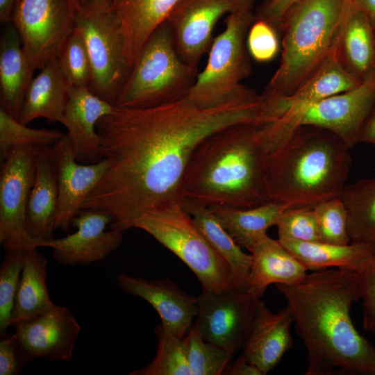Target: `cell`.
<instances>
[{
	"label": "cell",
	"mask_w": 375,
	"mask_h": 375,
	"mask_svg": "<svg viewBox=\"0 0 375 375\" xmlns=\"http://www.w3.org/2000/svg\"><path fill=\"white\" fill-rule=\"evenodd\" d=\"M269 149L259 124L238 123L203 139L185 172L183 196L210 206L253 208L270 201Z\"/></svg>",
	"instance_id": "3"
},
{
	"label": "cell",
	"mask_w": 375,
	"mask_h": 375,
	"mask_svg": "<svg viewBox=\"0 0 375 375\" xmlns=\"http://www.w3.org/2000/svg\"><path fill=\"white\" fill-rule=\"evenodd\" d=\"M259 94L210 108L188 97L153 107L115 106L97 124L108 168L81 209L102 212L124 232L144 213L183 203L190 156L206 137L238 123L259 124Z\"/></svg>",
	"instance_id": "1"
},
{
	"label": "cell",
	"mask_w": 375,
	"mask_h": 375,
	"mask_svg": "<svg viewBox=\"0 0 375 375\" xmlns=\"http://www.w3.org/2000/svg\"><path fill=\"white\" fill-rule=\"evenodd\" d=\"M351 242L375 244V176L346 185L340 195Z\"/></svg>",
	"instance_id": "32"
},
{
	"label": "cell",
	"mask_w": 375,
	"mask_h": 375,
	"mask_svg": "<svg viewBox=\"0 0 375 375\" xmlns=\"http://www.w3.org/2000/svg\"><path fill=\"white\" fill-rule=\"evenodd\" d=\"M64 134L57 130L32 128L20 123L5 109L0 108V161L3 162L10 151L17 147H50Z\"/></svg>",
	"instance_id": "34"
},
{
	"label": "cell",
	"mask_w": 375,
	"mask_h": 375,
	"mask_svg": "<svg viewBox=\"0 0 375 375\" xmlns=\"http://www.w3.org/2000/svg\"><path fill=\"white\" fill-rule=\"evenodd\" d=\"M248 251L252 264L245 291L260 299L271 284L296 285L307 275L306 267L278 240L267 234Z\"/></svg>",
	"instance_id": "22"
},
{
	"label": "cell",
	"mask_w": 375,
	"mask_h": 375,
	"mask_svg": "<svg viewBox=\"0 0 375 375\" xmlns=\"http://www.w3.org/2000/svg\"><path fill=\"white\" fill-rule=\"evenodd\" d=\"M34 72L17 30L12 22L8 23L0 40L1 107L17 119Z\"/></svg>",
	"instance_id": "26"
},
{
	"label": "cell",
	"mask_w": 375,
	"mask_h": 375,
	"mask_svg": "<svg viewBox=\"0 0 375 375\" xmlns=\"http://www.w3.org/2000/svg\"><path fill=\"white\" fill-rule=\"evenodd\" d=\"M320 241L335 244H348V215L340 197L333 198L313 207Z\"/></svg>",
	"instance_id": "37"
},
{
	"label": "cell",
	"mask_w": 375,
	"mask_h": 375,
	"mask_svg": "<svg viewBox=\"0 0 375 375\" xmlns=\"http://www.w3.org/2000/svg\"><path fill=\"white\" fill-rule=\"evenodd\" d=\"M117 281L125 294L148 302L158 312L161 324L176 335L185 337L192 326L197 312V297L186 293L169 278L147 281L119 274Z\"/></svg>",
	"instance_id": "20"
},
{
	"label": "cell",
	"mask_w": 375,
	"mask_h": 375,
	"mask_svg": "<svg viewBox=\"0 0 375 375\" xmlns=\"http://www.w3.org/2000/svg\"><path fill=\"white\" fill-rule=\"evenodd\" d=\"M20 0H0V22H12L16 6Z\"/></svg>",
	"instance_id": "46"
},
{
	"label": "cell",
	"mask_w": 375,
	"mask_h": 375,
	"mask_svg": "<svg viewBox=\"0 0 375 375\" xmlns=\"http://www.w3.org/2000/svg\"><path fill=\"white\" fill-rule=\"evenodd\" d=\"M197 74V67L179 56L165 21L145 44L115 106L144 108L182 99L188 97Z\"/></svg>",
	"instance_id": "6"
},
{
	"label": "cell",
	"mask_w": 375,
	"mask_h": 375,
	"mask_svg": "<svg viewBox=\"0 0 375 375\" xmlns=\"http://www.w3.org/2000/svg\"><path fill=\"white\" fill-rule=\"evenodd\" d=\"M353 0H301L285 15L280 65L260 94L263 101L289 96L306 82L337 47Z\"/></svg>",
	"instance_id": "5"
},
{
	"label": "cell",
	"mask_w": 375,
	"mask_h": 375,
	"mask_svg": "<svg viewBox=\"0 0 375 375\" xmlns=\"http://www.w3.org/2000/svg\"><path fill=\"white\" fill-rule=\"evenodd\" d=\"M58 202L56 167L51 147H38L36 172L26 212L25 228L38 247L55 238Z\"/></svg>",
	"instance_id": "23"
},
{
	"label": "cell",
	"mask_w": 375,
	"mask_h": 375,
	"mask_svg": "<svg viewBox=\"0 0 375 375\" xmlns=\"http://www.w3.org/2000/svg\"><path fill=\"white\" fill-rule=\"evenodd\" d=\"M276 287L307 350L305 375H375V347L359 333L351 317L353 303L360 300L357 272L319 269L296 285Z\"/></svg>",
	"instance_id": "2"
},
{
	"label": "cell",
	"mask_w": 375,
	"mask_h": 375,
	"mask_svg": "<svg viewBox=\"0 0 375 375\" xmlns=\"http://www.w3.org/2000/svg\"><path fill=\"white\" fill-rule=\"evenodd\" d=\"M253 6L254 0H178L165 22L181 58L197 67L210 48L218 20L226 14L253 10Z\"/></svg>",
	"instance_id": "14"
},
{
	"label": "cell",
	"mask_w": 375,
	"mask_h": 375,
	"mask_svg": "<svg viewBox=\"0 0 375 375\" xmlns=\"http://www.w3.org/2000/svg\"><path fill=\"white\" fill-rule=\"evenodd\" d=\"M75 26L83 36L90 57L89 88L115 106L131 70L117 17L110 6L80 5Z\"/></svg>",
	"instance_id": "9"
},
{
	"label": "cell",
	"mask_w": 375,
	"mask_h": 375,
	"mask_svg": "<svg viewBox=\"0 0 375 375\" xmlns=\"http://www.w3.org/2000/svg\"><path fill=\"white\" fill-rule=\"evenodd\" d=\"M223 374L229 375H263L255 365L247 362L242 355L233 362H230Z\"/></svg>",
	"instance_id": "44"
},
{
	"label": "cell",
	"mask_w": 375,
	"mask_h": 375,
	"mask_svg": "<svg viewBox=\"0 0 375 375\" xmlns=\"http://www.w3.org/2000/svg\"><path fill=\"white\" fill-rule=\"evenodd\" d=\"M69 84L57 57L48 61L30 82L24 94L18 121L25 125L43 117L61 123Z\"/></svg>",
	"instance_id": "27"
},
{
	"label": "cell",
	"mask_w": 375,
	"mask_h": 375,
	"mask_svg": "<svg viewBox=\"0 0 375 375\" xmlns=\"http://www.w3.org/2000/svg\"><path fill=\"white\" fill-rule=\"evenodd\" d=\"M134 227L178 257L196 275L203 291L221 293L237 289L228 264L181 203L147 212L135 220Z\"/></svg>",
	"instance_id": "8"
},
{
	"label": "cell",
	"mask_w": 375,
	"mask_h": 375,
	"mask_svg": "<svg viewBox=\"0 0 375 375\" xmlns=\"http://www.w3.org/2000/svg\"><path fill=\"white\" fill-rule=\"evenodd\" d=\"M374 33H375V25H374Z\"/></svg>",
	"instance_id": "49"
},
{
	"label": "cell",
	"mask_w": 375,
	"mask_h": 375,
	"mask_svg": "<svg viewBox=\"0 0 375 375\" xmlns=\"http://www.w3.org/2000/svg\"><path fill=\"white\" fill-rule=\"evenodd\" d=\"M308 270L342 268L357 273L375 257V244H335L321 241L278 240Z\"/></svg>",
	"instance_id": "28"
},
{
	"label": "cell",
	"mask_w": 375,
	"mask_h": 375,
	"mask_svg": "<svg viewBox=\"0 0 375 375\" xmlns=\"http://www.w3.org/2000/svg\"><path fill=\"white\" fill-rule=\"evenodd\" d=\"M56 167L58 202L54 229L68 231L89 193L105 174L108 164L103 158L96 163L83 165L74 156L67 135L51 147Z\"/></svg>",
	"instance_id": "17"
},
{
	"label": "cell",
	"mask_w": 375,
	"mask_h": 375,
	"mask_svg": "<svg viewBox=\"0 0 375 375\" xmlns=\"http://www.w3.org/2000/svg\"><path fill=\"white\" fill-rule=\"evenodd\" d=\"M178 1L112 0L111 8L120 24L131 69L151 35L166 20Z\"/></svg>",
	"instance_id": "24"
},
{
	"label": "cell",
	"mask_w": 375,
	"mask_h": 375,
	"mask_svg": "<svg viewBox=\"0 0 375 375\" xmlns=\"http://www.w3.org/2000/svg\"><path fill=\"white\" fill-rule=\"evenodd\" d=\"M258 300L238 289L221 293L202 290L197 297L193 325L205 340L234 356L246 341Z\"/></svg>",
	"instance_id": "13"
},
{
	"label": "cell",
	"mask_w": 375,
	"mask_h": 375,
	"mask_svg": "<svg viewBox=\"0 0 375 375\" xmlns=\"http://www.w3.org/2000/svg\"><path fill=\"white\" fill-rule=\"evenodd\" d=\"M110 217L92 210H81L72 221L76 231L45 242L42 247L52 249L53 259L62 265H88L104 260L123 242V233L109 228Z\"/></svg>",
	"instance_id": "16"
},
{
	"label": "cell",
	"mask_w": 375,
	"mask_h": 375,
	"mask_svg": "<svg viewBox=\"0 0 375 375\" xmlns=\"http://www.w3.org/2000/svg\"><path fill=\"white\" fill-rule=\"evenodd\" d=\"M208 207L234 241L247 250L266 235L268 228L276 225L281 213L289 208L274 201L249 208L222 204Z\"/></svg>",
	"instance_id": "30"
},
{
	"label": "cell",
	"mask_w": 375,
	"mask_h": 375,
	"mask_svg": "<svg viewBox=\"0 0 375 375\" xmlns=\"http://www.w3.org/2000/svg\"><path fill=\"white\" fill-rule=\"evenodd\" d=\"M188 365L192 375L223 374L233 356L224 349L205 340L194 325L184 337Z\"/></svg>",
	"instance_id": "35"
},
{
	"label": "cell",
	"mask_w": 375,
	"mask_h": 375,
	"mask_svg": "<svg viewBox=\"0 0 375 375\" xmlns=\"http://www.w3.org/2000/svg\"><path fill=\"white\" fill-rule=\"evenodd\" d=\"M361 83L344 67L335 49L320 68L292 94L269 101L262 99V124H285L312 104L351 90Z\"/></svg>",
	"instance_id": "18"
},
{
	"label": "cell",
	"mask_w": 375,
	"mask_h": 375,
	"mask_svg": "<svg viewBox=\"0 0 375 375\" xmlns=\"http://www.w3.org/2000/svg\"><path fill=\"white\" fill-rule=\"evenodd\" d=\"M12 326L29 362L36 358L51 362L71 360L81 330L71 311L58 305Z\"/></svg>",
	"instance_id": "15"
},
{
	"label": "cell",
	"mask_w": 375,
	"mask_h": 375,
	"mask_svg": "<svg viewBox=\"0 0 375 375\" xmlns=\"http://www.w3.org/2000/svg\"><path fill=\"white\" fill-rule=\"evenodd\" d=\"M301 0H267L258 8L256 19L266 21L280 31L281 24L286 13Z\"/></svg>",
	"instance_id": "43"
},
{
	"label": "cell",
	"mask_w": 375,
	"mask_h": 375,
	"mask_svg": "<svg viewBox=\"0 0 375 375\" xmlns=\"http://www.w3.org/2000/svg\"><path fill=\"white\" fill-rule=\"evenodd\" d=\"M255 19L253 10L227 15L225 28L214 38L206 65L188 95L196 105L215 108L257 94L241 83L251 70L245 40Z\"/></svg>",
	"instance_id": "7"
},
{
	"label": "cell",
	"mask_w": 375,
	"mask_h": 375,
	"mask_svg": "<svg viewBox=\"0 0 375 375\" xmlns=\"http://www.w3.org/2000/svg\"><path fill=\"white\" fill-rule=\"evenodd\" d=\"M114 107L88 87L69 85L61 124L78 162L91 164L103 159L97 124Z\"/></svg>",
	"instance_id": "19"
},
{
	"label": "cell",
	"mask_w": 375,
	"mask_h": 375,
	"mask_svg": "<svg viewBox=\"0 0 375 375\" xmlns=\"http://www.w3.org/2000/svg\"><path fill=\"white\" fill-rule=\"evenodd\" d=\"M38 147L12 148L0 172V244L5 250L38 248L25 228L29 195L35 172Z\"/></svg>",
	"instance_id": "11"
},
{
	"label": "cell",
	"mask_w": 375,
	"mask_h": 375,
	"mask_svg": "<svg viewBox=\"0 0 375 375\" xmlns=\"http://www.w3.org/2000/svg\"><path fill=\"white\" fill-rule=\"evenodd\" d=\"M375 101V71L357 87L324 98L306 108L288 123L274 124L284 136L299 126H312L338 136L351 149Z\"/></svg>",
	"instance_id": "12"
},
{
	"label": "cell",
	"mask_w": 375,
	"mask_h": 375,
	"mask_svg": "<svg viewBox=\"0 0 375 375\" xmlns=\"http://www.w3.org/2000/svg\"><path fill=\"white\" fill-rule=\"evenodd\" d=\"M78 0H20L12 23L27 59L35 69L56 58L73 31Z\"/></svg>",
	"instance_id": "10"
},
{
	"label": "cell",
	"mask_w": 375,
	"mask_h": 375,
	"mask_svg": "<svg viewBox=\"0 0 375 375\" xmlns=\"http://www.w3.org/2000/svg\"><path fill=\"white\" fill-rule=\"evenodd\" d=\"M57 58L69 85L90 87V57L83 36L76 26L65 40Z\"/></svg>",
	"instance_id": "36"
},
{
	"label": "cell",
	"mask_w": 375,
	"mask_h": 375,
	"mask_svg": "<svg viewBox=\"0 0 375 375\" xmlns=\"http://www.w3.org/2000/svg\"><path fill=\"white\" fill-rule=\"evenodd\" d=\"M276 226L278 240L305 242L320 241L317 218L313 208H289L278 217Z\"/></svg>",
	"instance_id": "39"
},
{
	"label": "cell",
	"mask_w": 375,
	"mask_h": 375,
	"mask_svg": "<svg viewBox=\"0 0 375 375\" xmlns=\"http://www.w3.org/2000/svg\"><path fill=\"white\" fill-rule=\"evenodd\" d=\"M362 302L363 328L375 337V257L358 273Z\"/></svg>",
	"instance_id": "41"
},
{
	"label": "cell",
	"mask_w": 375,
	"mask_h": 375,
	"mask_svg": "<svg viewBox=\"0 0 375 375\" xmlns=\"http://www.w3.org/2000/svg\"><path fill=\"white\" fill-rule=\"evenodd\" d=\"M265 1H267V0H265Z\"/></svg>",
	"instance_id": "50"
},
{
	"label": "cell",
	"mask_w": 375,
	"mask_h": 375,
	"mask_svg": "<svg viewBox=\"0 0 375 375\" xmlns=\"http://www.w3.org/2000/svg\"><path fill=\"white\" fill-rule=\"evenodd\" d=\"M81 5H108L111 6L112 0H78Z\"/></svg>",
	"instance_id": "48"
},
{
	"label": "cell",
	"mask_w": 375,
	"mask_h": 375,
	"mask_svg": "<svg viewBox=\"0 0 375 375\" xmlns=\"http://www.w3.org/2000/svg\"><path fill=\"white\" fill-rule=\"evenodd\" d=\"M336 52L344 67L360 82L375 71L374 26L354 1L342 25Z\"/></svg>",
	"instance_id": "25"
},
{
	"label": "cell",
	"mask_w": 375,
	"mask_h": 375,
	"mask_svg": "<svg viewBox=\"0 0 375 375\" xmlns=\"http://www.w3.org/2000/svg\"><path fill=\"white\" fill-rule=\"evenodd\" d=\"M363 10L375 25V0H353Z\"/></svg>",
	"instance_id": "47"
},
{
	"label": "cell",
	"mask_w": 375,
	"mask_h": 375,
	"mask_svg": "<svg viewBox=\"0 0 375 375\" xmlns=\"http://www.w3.org/2000/svg\"><path fill=\"white\" fill-rule=\"evenodd\" d=\"M0 266V333H6L11 326V315L17 292L23 251L5 250Z\"/></svg>",
	"instance_id": "38"
},
{
	"label": "cell",
	"mask_w": 375,
	"mask_h": 375,
	"mask_svg": "<svg viewBox=\"0 0 375 375\" xmlns=\"http://www.w3.org/2000/svg\"><path fill=\"white\" fill-rule=\"evenodd\" d=\"M38 248L22 252V271L11 315L15 323L46 312L56 304L47 285V260Z\"/></svg>",
	"instance_id": "31"
},
{
	"label": "cell",
	"mask_w": 375,
	"mask_h": 375,
	"mask_svg": "<svg viewBox=\"0 0 375 375\" xmlns=\"http://www.w3.org/2000/svg\"><path fill=\"white\" fill-rule=\"evenodd\" d=\"M294 322L290 309L272 312L258 299L251 328L243 345L246 360L267 374L280 362L284 354L292 349L291 325Z\"/></svg>",
	"instance_id": "21"
},
{
	"label": "cell",
	"mask_w": 375,
	"mask_h": 375,
	"mask_svg": "<svg viewBox=\"0 0 375 375\" xmlns=\"http://www.w3.org/2000/svg\"><path fill=\"white\" fill-rule=\"evenodd\" d=\"M182 206L192 216L197 227L228 264L236 288L246 292L247 278L252 264V256L244 252L222 226L208 206L184 198Z\"/></svg>",
	"instance_id": "29"
},
{
	"label": "cell",
	"mask_w": 375,
	"mask_h": 375,
	"mask_svg": "<svg viewBox=\"0 0 375 375\" xmlns=\"http://www.w3.org/2000/svg\"><path fill=\"white\" fill-rule=\"evenodd\" d=\"M359 142H365L375 146V101L362 126Z\"/></svg>",
	"instance_id": "45"
},
{
	"label": "cell",
	"mask_w": 375,
	"mask_h": 375,
	"mask_svg": "<svg viewBox=\"0 0 375 375\" xmlns=\"http://www.w3.org/2000/svg\"><path fill=\"white\" fill-rule=\"evenodd\" d=\"M247 48L257 62L272 60L280 49L277 30L266 21L256 19L247 35Z\"/></svg>",
	"instance_id": "40"
},
{
	"label": "cell",
	"mask_w": 375,
	"mask_h": 375,
	"mask_svg": "<svg viewBox=\"0 0 375 375\" xmlns=\"http://www.w3.org/2000/svg\"><path fill=\"white\" fill-rule=\"evenodd\" d=\"M157 338L156 356L146 366L130 375H192L185 338L174 334L161 323L154 330Z\"/></svg>",
	"instance_id": "33"
},
{
	"label": "cell",
	"mask_w": 375,
	"mask_h": 375,
	"mask_svg": "<svg viewBox=\"0 0 375 375\" xmlns=\"http://www.w3.org/2000/svg\"><path fill=\"white\" fill-rule=\"evenodd\" d=\"M350 149L327 130L297 127L269 153L270 200L288 208H313L340 197L350 172Z\"/></svg>",
	"instance_id": "4"
},
{
	"label": "cell",
	"mask_w": 375,
	"mask_h": 375,
	"mask_svg": "<svg viewBox=\"0 0 375 375\" xmlns=\"http://www.w3.org/2000/svg\"><path fill=\"white\" fill-rule=\"evenodd\" d=\"M29 362L14 333H3L0 340V375H17Z\"/></svg>",
	"instance_id": "42"
}]
</instances>
